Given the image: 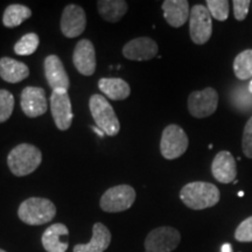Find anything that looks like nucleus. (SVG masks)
Listing matches in <instances>:
<instances>
[{"mask_svg":"<svg viewBox=\"0 0 252 252\" xmlns=\"http://www.w3.org/2000/svg\"><path fill=\"white\" fill-rule=\"evenodd\" d=\"M89 108L96 126L99 127L105 135L115 137L119 133L121 123L111 104L105 97L98 94H93L89 100Z\"/></svg>","mask_w":252,"mask_h":252,"instance_id":"20e7f679","label":"nucleus"},{"mask_svg":"<svg viewBox=\"0 0 252 252\" xmlns=\"http://www.w3.org/2000/svg\"><path fill=\"white\" fill-rule=\"evenodd\" d=\"M242 147H243V152L247 158L252 159V117L249 119L244 126Z\"/></svg>","mask_w":252,"mask_h":252,"instance_id":"c85d7f7f","label":"nucleus"},{"mask_svg":"<svg viewBox=\"0 0 252 252\" xmlns=\"http://www.w3.org/2000/svg\"><path fill=\"white\" fill-rule=\"evenodd\" d=\"M189 32L196 45H204L212 37L213 21L207 6L195 5L189 14Z\"/></svg>","mask_w":252,"mask_h":252,"instance_id":"0eeeda50","label":"nucleus"},{"mask_svg":"<svg viewBox=\"0 0 252 252\" xmlns=\"http://www.w3.org/2000/svg\"><path fill=\"white\" fill-rule=\"evenodd\" d=\"M188 137L179 125H168L163 130L160 140V151L165 159L173 160L180 158L188 149Z\"/></svg>","mask_w":252,"mask_h":252,"instance_id":"423d86ee","label":"nucleus"},{"mask_svg":"<svg viewBox=\"0 0 252 252\" xmlns=\"http://www.w3.org/2000/svg\"><path fill=\"white\" fill-rule=\"evenodd\" d=\"M39 36L35 33H28L24 35L20 40L15 43L14 52L15 54L20 56L32 55L33 53L36 52L37 47H39Z\"/></svg>","mask_w":252,"mask_h":252,"instance_id":"393cba45","label":"nucleus"},{"mask_svg":"<svg viewBox=\"0 0 252 252\" xmlns=\"http://www.w3.org/2000/svg\"><path fill=\"white\" fill-rule=\"evenodd\" d=\"M220 197L219 188L209 182H190L184 186L180 191L182 202L194 210H202L216 206Z\"/></svg>","mask_w":252,"mask_h":252,"instance_id":"f257e3e1","label":"nucleus"},{"mask_svg":"<svg viewBox=\"0 0 252 252\" xmlns=\"http://www.w3.org/2000/svg\"><path fill=\"white\" fill-rule=\"evenodd\" d=\"M249 93L252 94V80L250 81V83H249Z\"/></svg>","mask_w":252,"mask_h":252,"instance_id":"473e14b6","label":"nucleus"},{"mask_svg":"<svg viewBox=\"0 0 252 252\" xmlns=\"http://www.w3.org/2000/svg\"><path fill=\"white\" fill-rule=\"evenodd\" d=\"M219 94L213 88L194 91L188 97V110L195 118H206L216 111Z\"/></svg>","mask_w":252,"mask_h":252,"instance_id":"1a4fd4ad","label":"nucleus"},{"mask_svg":"<svg viewBox=\"0 0 252 252\" xmlns=\"http://www.w3.org/2000/svg\"><path fill=\"white\" fill-rule=\"evenodd\" d=\"M87 26V15L84 9L77 5H68L63 9L61 31L67 37H77L83 33Z\"/></svg>","mask_w":252,"mask_h":252,"instance_id":"9b49d317","label":"nucleus"},{"mask_svg":"<svg viewBox=\"0 0 252 252\" xmlns=\"http://www.w3.org/2000/svg\"><path fill=\"white\" fill-rule=\"evenodd\" d=\"M56 207L48 198L31 197L20 204L19 219L28 225H42L54 219Z\"/></svg>","mask_w":252,"mask_h":252,"instance_id":"7ed1b4c3","label":"nucleus"},{"mask_svg":"<svg viewBox=\"0 0 252 252\" xmlns=\"http://www.w3.org/2000/svg\"><path fill=\"white\" fill-rule=\"evenodd\" d=\"M75 68L84 76H91L96 70V52L93 42L87 39L77 43L72 54Z\"/></svg>","mask_w":252,"mask_h":252,"instance_id":"ddd939ff","label":"nucleus"},{"mask_svg":"<svg viewBox=\"0 0 252 252\" xmlns=\"http://www.w3.org/2000/svg\"><path fill=\"white\" fill-rule=\"evenodd\" d=\"M42 161V153L36 146L20 144L11 151L7 165L15 176H26L33 173Z\"/></svg>","mask_w":252,"mask_h":252,"instance_id":"f03ea898","label":"nucleus"},{"mask_svg":"<svg viewBox=\"0 0 252 252\" xmlns=\"http://www.w3.org/2000/svg\"><path fill=\"white\" fill-rule=\"evenodd\" d=\"M157 42L151 37H137L128 41L123 48V55L132 61H149L158 54Z\"/></svg>","mask_w":252,"mask_h":252,"instance_id":"4468645a","label":"nucleus"},{"mask_svg":"<svg viewBox=\"0 0 252 252\" xmlns=\"http://www.w3.org/2000/svg\"><path fill=\"white\" fill-rule=\"evenodd\" d=\"M98 88L106 97L112 100H123L131 94L130 86L122 78H100Z\"/></svg>","mask_w":252,"mask_h":252,"instance_id":"412c9836","label":"nucleus"},{"mask_svg":"<svg viewBox=\"0 0 252 252\" xmlns=\"http://www.w3.org/2000/svg\"><path fill=\"white\" fill-rule=\"evenodd\" d=\"M97 8L104 20L109 23H118L127 12L128 5L124 0H99Z\"/></svg>","mask_w":252,"mask_h":252,"instance_id":"4be33fe9","label":"nucleus"},{"mask_svg":"<svg viewBox=\"0 0 252 252\" xmlns=\"http://www.w3.org/2000/svg\"><path fill=\"white\" fill-rule=\"evenodd\" d=\"M163 18L172 27L179 28L184 26L188 20L189 2L187 0H166L162 2Z\"/></svg>","mask_w":252,"mask_h":252,"instance_id":"a211bd4d","label":"nucleus"},{"mask_svg":"<svg viewBox=\"0 0 252 252\" xmlns=\"http://www.w3.org/2000/svg\"><path fill=\"white\" fill-rule=\"evenodd\" d=\"M93 131L94 132V133H96L97 135H98V137H100V138H103L104 135H105V133H104V132L100 130L99 127H97V126H93Z\"/></svg>","mask_w":252,"mask_h":252,"instance_id":"2f4dec72","label":"nucleus"},{"mask_svg":"<svg viewBox=\"0 0 252 252\" xmlns=\"http://www.w3.org/2000/svg\"><path fill=\"white\" fill-rule=\"evenodd\" d=\"M20 104L25 115L31 118L42 116L48 109L45 90L39 87L25 88L21 93Z\"/></svg>","mask_w":252,"mask_h":252,"instance_id":"f8f14e48","label":"nucleus"},{"mask_svg":"<svg viewBox=\"0 0 252 252\" xmlns=\"http://www.w3.org/2000/svg\"><path fill=\"white\" fill-rule=\"evenodd\" d=\"M45 74L49 87L54 90H68L70 82L59 56L48 55L45 60Z\"/></svg>","mask_w":252,"mask_h":252,"instance_id":"2eb2a0df","label":"nucleus"},{"mask_svg":"<svg viewBox=\"0 0 252 252\" xmlns=\"http://www.w3.org/2000/svg\"><path fill=\"white\" fill-rule=\"evenodd\" d=\"M50 110L59 130L65 131L71 126L72 108L68 90H54L50 96Z\"/></svg>","mask_w":252,"mask_h":252,"instance_id":"9d476101","label":"nucleus"},{"mask_svg":"<svg viewBox=\"0 0 252 252\" xmlns=\"http://www.w3.org/2000/svg\"><path fill=\"white\" fill-rule=\"evenodd\" d=\"M236 241L249 243L252 242V216L248 217L237 226L235 231Z\"/></svg>","mask_w":252,"mask_h":252,"instance_id":"cd10ccee","label":"nucleus"},{"mask_svg":"<svg viewBox=\"0 0 252 252\" xmlns=\"http://www.w3.org/2000/svg\"><path fill=\"white\" fill-rule=\"evenodd\" d=\"M111 243V232L103 223H94L93 226V238L88 244H77L74 252H104Z\"/></svg>","mask_w":252,"mask_h":252,"instance_id":"6ab92c4d","label":"nucleus"},{"mask_svg":"<svg viewBox=\"0 0 252 252\" xmlns=\"http://www.w3.org/2000/svg\"><path fill=\"white\" fill-rule=\"evenodd\" d=\"M206 4L212 18L219 21H224L228 19L230 11L228 0H207Z\"/></svg>","mask_w":252,"mask_h":252,"instance_id":"a878e982","label":"nucleus"},{"mask_svg":"<svg viewBox=\"0 0 252 252\" xmlns=\"http://www.w3.org/2000/svg\"><path fill=\"white\" fill-rule=\"evenodd\" d=\"M0 252H6L5 250H1V249H0Z\"/></svg>","mask_w":252,"mask_h":252,"instance_id":"72a5a7b5","label":"nucleus"},{"mask_svg":"<svg viewBox=\"0 0 252 252\" xmlns=\"http://www.w3.org/2000/svg\"><path fill=\"white\" fill-rule=\"evenodd\" d=\"M69 230L62 223H55L42 235V245L47 252H65L69 248Z\"/></svg>","mask_w":252,"mask_h":252,"instance_id":"f3484780","label":"nucleus"},{"mask_svg":"<svg viewBox=\"0 0 252 252\" xmlns=\"http://www.w3.org/2000/svg\"><path fill=\"white\" fill-rule=\"evenodd\" d=\"M181 235L172 226L152 230L145 239V252H172L178 248Z\"/></svg>","mask_w":252,"mask_h":252,"instance_id":"6e6552de","label":"nucleus"},{"mask_svg":"<svg viewBox=\"0 0 252 252\" xmlns=\"http://www.w3.org/2000/svg\"><path fill=\"white\" fill-rule=\"evenodd\" d=\"M32 11L30 7L20 4H13L6 7L2 15V24L7 28L20 26L25 20L31 18Z\"/></svg>","mask_w":252,"mask_h":252,"instance_id":"5701e85b","label":"nucleus"},{"mask_svg":"<svg viewBox=\"0 0 252 252\" xmlns=\"http://www.w3.org/2000/svg\"><path fill=\"white\" fill-rule=\"evenodd\" d=\"M135 201V190L128 185L109 188L100 197V208L106 213H121L130 209Z\"/></svg>","mask_w":252,"mask_h":252,"instance_id":"39448f33","label":"nucleus"},{"mask_svg":"<svg viewBox=\"0 0 252 252\" xmlns=\"http://www.w3.org/2000/svg\"><path fill=\"white\" fill-rule=\"evenodd\" d=\"M250 4L251 2L249 0H234L232 1V5H234V14L237 20L242 21L247 18Z\"/></svg>","mask_w":252,"mask_h":252,"instance_id":"c756f323","label":"nucleus"},{"mask_svg":"<svg viewBox=\"0 0 252 252\" xmlns=\"http://www.w3.org/2000/svg\"><path fill=\"white\" fill-rule=\"evenodd\" d=\"M14 109V97L9 91L0 89V123H4L12 116Z\"/></svg>","mask_w":252,"mask_h":252,"instance_id":"bb28decb","label":"nucleus"},{"mask_svg":"<svg viewBox=\"0 0 252 252\" xmlns=\"http://www.w3.org/2000/svg\"><path fill=\"white\" fill-rule=\"evenodd\" d=\"M220 252H232V245L230 243H224L220 248Z\"/></svg>","mask_w":252,"mask_h":252,"instance_id":"7c9ffc66","label":"nucleus"},{"mask_svg":"<svg viewBox=\"0 0 252 252\" xmlns=\"http://www.w3.org/2000/svg\"><path fill=\"white\" fill-rule=\"evenodd\" d=\"M30 76V68L11 58L0 59V77L8 83H19Z\"/></svg>","mask_w":252,"mask_h":252,"instance_id":"aec40b11","label":"nucleus"},{"mask_svg":"<svg viewBox=\"0 0 252 252\" xmlns=\"http://www.w3.org/2000/svg\"><path fill=\"white\" fill-rule=\"evenodd\" d=\"M214 178L220 184H230L237 176V166L235 158L228 151H222L216 154L212 163Z\"/></svg>","mask_w":252,"mask_h":252,"instance_id":"dca6fc26","label":"nucleus"},{"mask_svg":"<svg viewBox=\"0 0 252 252\" xmlns=\"http://www.w3.org/2000/svg\"><path fill=\"white\" fill-rule=\"evenodd\" d=\"M234 71L238 80L247 81L252 78V49L244 50L236 56Z\"/></svg>","mask_w":252,"mask_h":252,"instance_id":"b1692460","label":"nucleus"}]
</instances>
